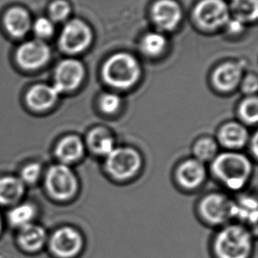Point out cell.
Returning a JSON list of instances; mask_svg holds the SVG:
<instances>
[{
    "mask_svg": "<svg viewBox=\"0 0 258 258\" xmlns=\"http://www.w3.org/2000/svg\"><path fill=\"white\" fill-rule=\"evenodd\" d=\"M256 231L231 221L215 229L209 241L211 258H253Z\"/></svg>",
    "mask_w": 258,
    "mask_h": 258,
    "instance_id": "1",
    "label": "cell"
},
{
    "mask_svg": "<svg viewBox=\"0 0 258 258\" xmlns=\"http://www.w3.org/2000/svg\"><path fill=\"white\" fill-rule=\"evenodd\" d=\"M212 168L216 177L232 190L243 188L252 171L251 163L248 158L234 152L218 155Z\"/></svg>",
    "mask_w": 258,
    "mask_h": 258,
    "instance_id": "2",
    "label": "cell"
},
{
    "mask_svg": "<svg viewBox=\"0 0 258 258\" xmlns=\"http://www.w3.org/2000/svg\"><path fill=\"white\" fill-rule=\"evenodd\" d=\"M140 74L138 60L128 53H116L110 56L102 67L105 82L118 89L133 87L140 80Z\"/></svg>",
    "mask_w": 258,
    "mask_h": 258,
    "instance_id": "3",
    "label": "cell"
},
{
    "mask_svg": "<svg viewBox=\"0 0 258 258\" xmlns=\"http://www.w3.org/2000/svg\"><path fill=\"white\" fill-rule=\"evenodd\" d=\"M234 201L220 193L206 196L199 202L198 214L205 226L217 229L232 221Z\"/></svg>",
    "mask_w": 258,
    "mask_h": 258,
    "instance_id": "4",
    "label": "cell"
},
{
    "mask_svg": "<svg viewBox=\"0 0 258 258\" xmlns=\"http://www.w3.org/2000/svg\"><path fill=\"white\" fill-rule=\"evenodd\" d=\"M50 249L59 258H77L86 248L84 234L78 228L71 226L60 227L53 234L49 241Z\"/></svg>",
    "mask_w": 258,
    "mask_h": 258,
    "instance_id": "5",
    "label": "cell"
},
{
    "mask_svg": "<svg viewBox=\"0 0 258 258\" xmlns=\"http://www.w3.org/2000/svg\"><path fill=\"white\" fill-rule=\"evenodd\" d=\"M141 166V157L138 151L130 147L115 148L106 157V169L112 177L124 180L133 177Z\"/></svg>",
    "mask_w": 258,
    "mask_h": 258,
    "instance_id": "6",
    "label": "cell"
},
{
    "mask_svg": "<svg viewBox=\"0 0 258 258\" xmlns=\"http://www.w3.org/2000/svg\"><path fill=\"white\" fill-rule=\"evenodd\" d=\"M46 188L54 199L68 200L77 192V178L67 165H55L49 168L46 175Z\"/></svg>",
    "mask_w": 258,
    "mask_h": 258,
    "instance_id": "7",
    "label": "cell"
},
{
    "mask_svg": "<svg viewBox=\"0 0 258 258\" xmlns=\"http://www.w3.org/2000/svg\"><path fill=\"white\" fill-rule=\"evenodd\" d=\"M92 31L87 23L73 20L63 27L60 35V46L66 52L77 54L88 48L92 42Z\"/></svg>",
    "mask_w": 258,
    "mask_h": 258,
    "instance_id": "8",
    "label": "cell"
},
{
    "mask_svg": "<svg viewBox=\"0 0 258 258\" xmlns=\"http://www.w3.org/2000/svg\"><path fill=\"white\" fill-rule=\"evenodd\" d=\"M199 24L207 29H216L227 24L229 9L223 0H202L195 9Z\"/></svg>",
    "mask_w": 258,
    "mask_h": 258,
    "instance_id": "9",
    "label": "cell"
},
{
    "mask_svg": "<svg viewBox=\"0 0 258 258\" xmlns=\"http://www.w3.org/2000/svg\"><path fill=\"white\" fill-rule=\"evenodd\" d=\"M84 76V67L79 60H63L56 67L54 87L59 93L75 90L81 86Z\"/></svg>",
    "mask_w": 258,
    "mask_h": 258,
    "instance_id": "10",
    "label": "cell"
},
{
    "mask_svg": "<svg viewBox=\"0 0 258 258\" xmlns=\"http://www.w3.org/2000/svg\"><path fill=\"white\" fill-rule=\"evenodd\" d=\"M50 57V49L41 40L28 41L21 44L16 53L19 64L26 70H36L43 67Z\"/></svg>",
    "mask_w": 258,
    "mask_h": 258,
    "instance_id": "11",
    "label": "cell"
},
{
    "mask_svg": "<svg viewBox=\"0 0 258 258\" xmlns=\"http://www.w3.org/2000/svg\"><path fill=\"white\" fill-rule=\"evenodd\" d=\"M152 18L160 29L171 31L181 21V7L174 0H159L153 7Z\"/></svg>",
    "mask_w": 258,
    "mask_h": 258,
    "instance_id": "12",
    "label": "cell"
},
{
    "mask_svg": "<svg viewBox=\"0 0 258 258\" xmlns=\"http://www.w3.org/2000/svg\"><path fill=\"white\" fill-rule=\"evenodd\" d=\"M243 74L242 63L237 62H227L217 67L213 73V81L214 86L222 92L234 90L241 82Z\"/></svg>",
    "mask_w": 258,
    "mask_h": 258,
    "instance_id": "13",
    "label": "cell"
},
{
    "mask_svg": "<svg viewBox=\"0 0 258 258\" xmlns=\"http://www.w3.org/2000/svg\"><path fill=\"white\" fill-rule=\"evenodd\" d=\"M59 94L54 86L35 85L28 91L26 101L30 108L42 111L51 108L56 103Z\"/></svg>",
    "mask_w": 258,
    "mask_h": 258,
    "instance_id": "14",
    "label": "cell"
},
{
    "mask_svg": "<svg viewBox=\"0 0 258 258\" xmlns=\"http://www.w3.org/2000/svg\"><path fill=\"white\" fill-rule=\"evenodd\" d=\"M206 175L205 166L197 159L184 161L178 168V181L187 189L198 188L205 180Z\"/></svg>",
    "mask_w": 258,
    "mask_h": 258,
    "instance_id": "15",
    "label": "cell"
},
{
    "mask_svg": "<svg viewBox=\"0 0 258 258\" xmlns=\"http://www.w3.org/2000/svg\"><path fill=\"white\" fill-rule=\"evenodd\" d=\"M7 31L14 37H22L31 28V19L27 11L21 7H13L7 11L4 18Z\"/></svg>",
    "mask_w": 258,
    "mask_h": 258,
    "instance_id": "16",
    "label": "cell"
},
{
    "mask_svg": "<svg viewBox=\"0 0 258 258\" xmlns=\"http://www.w3.org/2000/svg\"><path fill=\"white\" fill-rule=\"evenodd\" d=\"M257 202L252 198H243L239 202L234 203L233 218L237 223L242 224L246 227L256 231L257 223Z\"/></svg>",
    "mask_w": 258,
    "mask_h": 258,
    "instance_id": "17",
    "label": "cell"
},
{
    "mask_svg": "<svg viewBox=\"0 0 258 258\" xmlns=\"http://www.w3.org/2000/svg\"><path fill=\"white\" fill-rule=\"evenodd\" d=\"M219 140L227 148L239 149L248 141V131L239 122H228L220 129Z\"/></svg>",
    "mask_w": 258,
    "mask_h": 258,
    "instance_id": "18",
    "label": "cell"
},
{
    "mask_svg": "<svg viewBox=\"0 0 258 258\" xmlns=\"http://www.w3.org/2000/svg\"><path fill=\"white\" fill-rule=\"evenodd\" d=\"M84 154V144L75 135L63 138L56 146V155L63 164L79 161Z\"/></svg>",
    "mask_w": 258,
    "mask_h": 258,
    "instance_id": "19",
    "label": "cell"
},
{
    "mask_svg": "<svg viewBox=\"0 0 258 258\" xmlns=\"http://www.w3.org/2000/svg\"><path fill=\"white\" fill-rule=\"evenodd\" d=\"M87 143L94 154L108 156L115 149V140L108 130L97 127L92 130L87 136Z\"/></svg>",
    "mask_w": 258,
    "mask_h": 258,
    "instance_id": "20",
    "label": "cell"
},
{
    "mask_svg": "<svg viewBox=\"0 0 258 258\" xmlns=\"http://www.w3.org/2000/svg\"><path fill=\"white\" fill-rule=\"evenodd\" d=\"M24 192V184L14 176L0 178V204L12 205L21 199Z\"/></svg>",
    "mask_w": 258,
    "mask_h": 258,
    "instance_id": "21",
    "label": "cell"
},
{
    "mask_svg": "<svg viewBox=\"0 0 258 258\" xmlns=\"http://www.w3.org/2000/svg\"><path fill=\"white\" fill-rule=\"evenodd\" d=\"M46 234L42 227L28 224L22 227L19 240L21 244L28 250H36L45 241Z\"/></svg>",
    "mask_w": 258,
    "mask_h": 258,
    "instance_id": "22",
    "label": "cell"
},
{
    "mask_svg": "<svg viewBox=\"0 0 258 258\" xmlns=\"http://www.w3.org/2000/svg\"><path fill=\"white\" fill-rule=\"evenodd\" d=\"M235 17L243 22L255 21L258 15V0H232Z\"/></svg>",
    "mask_w": 258,
    "mask_h": 258,
    "instance_id": "23",
    "label": "cell"
},
{
    "mask_svg": "<svg viewBox=\"0 0 258 258\" xmlns=\"http://www.w3.org/2000/svg\"><path fill=\"white\" fill-rule=\"evenodd\" d=\"M167 47V39L160 33L152 32L144 36L141 49L147 56H157L164 51Z\"/></svg>",
    "mask_w": 258,
    "mask_h": 258,
    "instance_id": "24",
    "label": "cell"
},
{
    "mask_svg": "<svg viewBox=\"0 0 258 258\" xmlns=\"http://www.w3.org/2000/svg\"><path fill=\"white\" fill-rule=\"evenodd\" d=\"M218 146L217 143L210 138H204L199 140L194 146V154L198 161L204 162L213 160L216 157Z\"/></svg>",
    "mask_w": 258,
    "mask_h": 258,
    "instance_id": "25",
    "label": "cell"
},
{
    "mask_svg": "<svg viewBox=\"0 0 258 258\" xmlns=\"http://www.w3.org/2000/svg\"><path fill=\"white\" fill-rule=\"evenodd\" d=\"M35 216L34 206L28 204H24L14 207L9 213V220L11 223L16 227H23L30 222Z\"/></svg>",
    "mask_w": 258,
    "mask_h": 258,
    "instance_id": "26",
    "label": "cell"
},
{
    "mask_svg": "<svg viewBox=\"0 0 258 258\" xmlns=\"http://www.w3.org/2000/svg\"><path fill=\"white\" fill-rule=\"evenodd\" d=\"M240 115L244 122L253 124L258 120V100L255 96L245 99L240 106Z\"/></svg>",
    "mask_w": 258,
    "mask_h": 258,
    "instance_id": "27",
    "label": "cell"
},
{
    "mask_svg": "<svg viewBox=\"0 0 258 258\" xmlns=\"http://www.w3.org/2000/svg\"><path fill=\"white\" fill-rule=\"evenodd\" d=\"M70 5L66 0H56L49 7V15L52 21H63L70 14Z\"/></svg>",
    "mask_w": 258,
    "mask_h": 258,
    "instance_id": "28",
    "label": "cell"
},
{
    "mask_svg": "<svg viewBox=\"0 0 258 258\" xmlns=\"http://www.w3.org/2000/svg\"><path fill=\"white\" fill-rule=\"evenodd\" d=\"M120 106L121 99L117 94L108 93L103 94L100 100L101 111L104 112L105 114H114L118 110Z\"/></svg>",
    "mask_w": 258,
    "mask_h": 258,
    "instance_id": "29",
    "label": "cell"
},
{
    "mask_svg": "<svg viewBox=\"0 0 258 258\" xmlns=\"http://www.w3.org/2000/svg\"><path fill=\"white\" fill-rule=\"evenodd\" d=\"M33 28L39 38H48L54 33V23L48 18H39L33 25Z\"/></svg>",
    "mask_w": 258,
    "mask_h": 258,
    "instance_id": "30",
    "label": "cell"
},
{
    "mask_svg": "<svg viewBox=\"0 0 258 258\" xmlns=\"http://www.w3.org/2000/svg\"><path fill=\"white\" fill-rule=\"evenodd\" d=\"M42 171V168L38 163H30L27 165L21 171V176L22 182L34 183L38 180Z\"/></svg>",
    "mask_w": 258,
    "mask_h": 258,
    "instance_id": "31",
    "label": "cell"
},
{
    "mask_svg": "<svg viewBox=\"0 0 258 258\" xmlns=\"http://www.w3.org/2000/svg\"><path fill=\"white\" fill-rule=\"evenodd\" d=\"M257 78L255 75L250 74L245 77L241 85V89L245 94H253L257 91Z\"/></svg>",
    "mask_w": 258,
    "mask_h": 258,
    "instance_id": "32",
    "label": "cell"
},
{
    "mask_svg": "<svg viewBox=\"0 0 258 258\" xmlns=\"http://www.w3.org/2000/svg\"><path fill=\"white\" fill-rule=\"evenodd\" d=\"M245 22L241 21L240 19L234 17L233 19H229L227 22V31L232 35H239L240 33L243 31L244 29Z\"/></svg>",
    "mask_w": 258,
    "mask_h": 258,
    "instance_id": "33",
    "label": "cell"
},
{
    "mask_svg": "<svg viewBox=\"0 0 258 258\" xmlns=\"http://www.w3.org/2000/svg\"><path fill=\"white\" fill-rule=\"evenodd\" d=\"M253 145H254V148H253V151H254L255 155L256 156V155H257V135H256V134H255V136H254V140H253Z\"/></svg>",
    "mask_w": 258,
    "mask_h": 258,
    "instance_id": "34",
    "label": "cell"
},
{
    "mask_svg": "<svg viewBox=\"0 0 258 258\" xmlns=\"http://www.w3.org/2000/svg\"><path fill=\"white\" fill-rule=\"evenodd\" d=\"M0 228H1V220H0Z\"/></svg>",
    "mask_w": 258,
    "mask_h": 258,
    "instance_id": "35",
    "label": "cell"
}]
</instances>
